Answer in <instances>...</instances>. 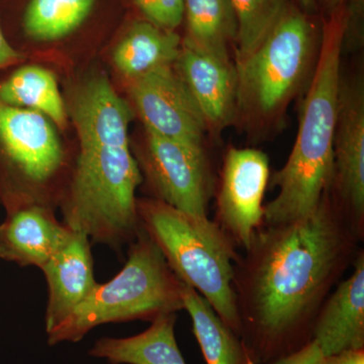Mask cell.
Wrapping results in <instances>:
<instances>
[{"label": "cell", "mask_w": 364, "mask_h": 364, "mask_svg": "<svg viewBox=\"0 0 364 364\" xmlns=\"http://www.w3.org/2000/svg\"><path fill=\"white\" fill-rule=\"evenodd\" d=\"M141 229L161 251L182 282L196 289L223 322L241 335L233 289L237 246L208 218L195 217L154 198H136Z\"/></svg>", "instance_id": "obj_3"}, {"label": "cell", "mask_w": 364, "mask_h": 364, "mask_svg": "<svg viewBox=\"0 0 364 364\" xmlns=\"http://www.w3.org/2000/svg\"><path fill=\"white\" fill-rule=\"evenodd\" d=\"M298 2L306 11H311L315 9L316 0H298Z\"/></svg>", "instance_id": "obj_30"}, {"label": "cell", "mask_w": 364, "mask_h": 364, "mask_svg": "<svg viewBox=\"0 0 364 364\" xmlns=\"http://www.w3.org/2000/svg\"><path fill=\"white\" fill-rule=\"evenodd\" d=\"M72 233L73 230L59 222L51 208L30 205L18 208L0 224V259L41 270Z\"/></svg>", "instance_id": "obj_14"}, {"label": "cell", "mask_w": 364, "mask_h": 364, "mask_svg": "<svg viewBox=\"0 0 364 364\" xmlns=\"http://www.w3.org/2000/svg\"><path fill=\"white\" fill-rule=\"evenodd\" d=\"M237 21L235 66L240 65L277 25L289 6L287 0H231Z\"/></svg>", "instance_id": "obj_23"}, {"label": "cell", "mask_w": 364, "mask_h": 364, "mask_svg": "<svg viewBox=\"0 0 364 364\" xmlns=\"http://www.w3.org/2000/svg\"><path fill=\"white\" fill-rule=\"evenodd\" d=\"M188 36L184 44L205 54L230 59L237 21L231 0H184Z\"/></svg>", "instance_id": "obj_20"}, {"label": "cell", "mask_w": 364, "mask_h": 364, "mask_svg": "<svg viewBox=\"0 0 364 364\" xmlns=\"http://www.w3.org/2000/svg\"><path fill=\"white\" fill-rule=\"evenodd\" d=\"M270 179L269 159L254 148H230L215 193V219L237 247H249L264 224V200Z\"/></svg>", "instance_id": "obj_9"}, {"label": "cell", "mask_w": 364, "mask_h": 364, "mask_svg": "<svg viewBox=\"0 0 364 364\" xmlns=\"http://www.w3.org/2000/svg\"><path fill=\"white\" fill-rule=\"evenodd\" d=\"M129 92L146 132L203 148L207 127L174 65L132 79Z\"/></svg>", "instance_id": "obj_10"}, {"label": "cell", "mask_w": 364, "mask_h": 364, "mask_svg": "<svg viewBox=\"0 0 364 364\" xmlns=\"http://www.w3.org/2000/svg\"><path fill=\"white\" fill-rule=\"evenodd\" d=\"M318 56L315 28L287 6L259 47L236 66L237 121L255 136L279 128L287 107L311 76Z\"/></svg>", "instance_id": "obj_4"}, {"label": "cell", "mask_w": 364, "mask_h": 364, "mask_svg": "<svg viewBox=\"0 0 364 364\" xmlns=\"http://www.w3.org/2000/svg\"><path fill=\"white\" fill-rule=\"evenodd\" d=\"M160 26L173 31L181 25L184 14V0H159Z\"/></svg>", "instance_id": "obj_24"}, {"label": "cell", "mask_w": 364, "mask_h": 364, "mask_svg": "<svg viewBox=\"0 0 364 364\" xmlns=\"http://www.w3.org/2000/svg\"><path fill=\"white\" fill-rule=\"evenodd\" d=\"M184 310L207 364H253L241 337L228 327L210 304L193 287H182Z\"/></svg>", "instance_id": "obj_19"}, {"label": "cell", "mask_w": 364, "mask_h": 364, "mask_svg": "<svg viewBox=\"0 0 364 364\" xmlns=\"http://www.w3.org/2000/svg\"><path fill=\"white\" fill-rule=\"evenodd\" d=\"M176 314L153 320L145 331L130 337H102L88 355L109 364H186L176 337Z\"/></svg>", "instance_id": "obj_17"}, {"label": "cell", "mask_w": 364, "mask_h": 364, "mask_svg": "<svg viewBox=\"0 0 364 364\" xmlns=\"http://www.w3.org/2000/svg\"><path fill=\"white\" fill-rule=\"evenodd\" d=\"M344 7L325 25L301 109L293 150L269 179L277 196L264 205V224L301 219L313 212L332 186L335 129L343 53Z\"/></svg>", "instance_id": "obj_2"}, {"label": "cell", "mask_w": 364, "mask_h": 364, "mask_svg": "<svg viewBox=\"0 0 364 364\" xmlns=\"http://www.w3.org/2000/svg\"><path fill=\"white\" fill-rule=\"evenodd\" d=\"M321 364H364V349L342 351L324 356Z\"/></svg>", "instance_id": "obj_26"}, {"label": "cell", "mask_w": 364, "mask_h": 364, "mask_svg": "<svg viewBox=\"0 0 364 364\" xmlns=\"http://www.w3.org/2000/svg\"><path fill=\"white\" fill-rule=\"evenodd\" d=\"M72 117L80 148L129 147L132 109L107 77L98 76L83 86L74 100Z\"/></svg>", "instance_id": "obj_16"}, {"label": "cell", "mask_w": 364, "mask_h": 364, "mask_svg": "<svg viewBox=\"0 0 364 364\" xmlns=\"http://www.w3.org/2000/svg\"><path fill=\"white\" fill-rule=\"evenodd\" d=\"M345 1L346 0H322L323 6L330 14H335L340 9H342Z\"/></svg>", "instance_id": "obj_29"}, {"label": "cell", "mask_w": 364, "mask_h": 364, "mask_svg": "<svg viewBox=\"0 0 364 364\" xmlns=\"http://www.w3.org/2000/svg\"><path fill=\"white\" fill-rule=\"evenodd\" d=\"M174 67L195 100L208 133L215 135L236 124L238 79L231 58L205 54L182 42Z\"/></svg>", "instance_id": "obj_12"}, {"label": "cell", "mask_w": 364, "mask_h": 364, "mask_svg": "<svg viewBox=\"0 0 364 364\" xmlns=\"http://www.w3.org/2000/svg\"><path fill=\"white\" fill-rule=\"evenodd\" d=\"M181 37L150 23H136L114 49V65L132 80L158 67L174 65L181 53Z\"/></svg>", "instance_id": "obj_18"}, {"label": "cell", "mask_w": 364, "mask_h": 364, "mask_svg": "<svg viewBox=\"0 0 364 364\" xmlns=\"http://www.w3.org/2000/svg\"><path fill=\"white\" fill-rule=\"evenodd\" d=\"M324 356L318 345L311 341L299 350L277 359L272 364H321Z\"/></svg>", "instance_id": "obj_25"}, {"label": "cell", "mask_w": 364, "mask_h": 364, "mask_svg": "<svg viewBox=\"0 0 364 364\" xmlns=\"http://www.w3.org/2000/svg\"><path fill=\"white\" fill-rule=\"evenodd\" d=\"M0 144L7 166L20 182L23 208L41 205L54 210L48 191L65 170L66 158L45 114L0 102Z\"/></svg>", "instance_id": "obj_7"}, {"label": "cell", "mask_w": 364, "mask_h": 364, "mask_svg": "<svg viewBox=\"0 0 364 364\" xmlns=\"http://www.w3.org/2000/svg\"><path fill=\"white\" fill-rule=\"evenodd\" d=\"M363 238L332 186L310 214L255 232L233 277L240 337L253 364H272L313 341L318 311L353 267Z\"/></svg>", "instance_id": "obj_1"}, {"label": "cell", "mask_w": 364, "mask_h": 364, "mask_svg": "<svg viewBox=\"0 0 364 364\" xmlns=\"http://www.w3.org/2000/svg\"><path fill=\"white\" fill-rule=\"evenodd\" d=\"M332 191L364 236V85L360 75L341 74L335 129Z\"/></svg>", "instance_id": "obj_11"}, {"label": "cell", "mask_w": 364, "mask_h": 364, "mask_svg": "<svg viewBox=\"0 0 364 364\" xmlns=\"http://www.w3.org/2000/svg\"><path fill=\"white\" fill-rule=\"evenodd\" d=\"M313 341L325 356L364 349L363 249L354 261L353 272L337 284L321 306Z\"/></svg>", "instance_id": "obj_15"}, {"label": "cell", "mask_w": 364, "mask_h": 364, "mask_svg": "<svg viewBox=\"0 0 364 364\" xmlns=\"http://www.w3.org/2000/svg\"><path fill=\"white\" fill-rule=\"evenodd\" d=\"M150 23L160 26L159 0H135Z\"/></svg>", "instance_id": "obj_28"}, {"label": "cell", "mask_w": 364, "mask_h": 364, "mask_svg": "<svg viewBox=\"0 0 364 364\" xmlns=\"http://www.w3.org/2000/svg\"><path fill=\"white\" fill-rule=\"evenodd\" d=\"M0 102L35 109L61 128L66 127V109L56 78L52 72L41 67L26 66L14 72L0 85Z\"/></svg>", "instance_id": "obj_21"}, {"label": "cell", "mask_w": 364, "mask_h": 364, "mask_svg": "<svg viewBox=\"0 0 364 364\" xmlns=\"http://www.w3.org/2000/svg\"><path fill=\"white\" fill-rule=\"evenodd\" d=\"M128 247V258L119 272L97 284L61 324L46 333L49 346L78 343L100 326L152 322L159 316L184 310L183 282L152 239L140 229Z\"/></svg>", "instance_id": "obj_5"}, {"label": "cell", "mask_w": 364, "mask_h": 364, "mask_svg": "<svg viewBox=\"0 0 364 364\" xmlns=\"http://www.w3.org/2000/svg\"><path fill=\"white\" fill-rule=\"evenodd\" d=\"M95 0H31L23 18L26 35L38 41L65 37L87 18Z\"/></svg>", "instance_id": "obj_22"}, {"label": "cell", "mask_w": 364, "mask_h": 364, "mask_svg": "<svg viewBox=\"0 0 364 364\" xmlns=\"http://www.w3.org/2000/svg\"><path fill=\"white\" fill-rule=\"evenodd\" d=\"M146 133L136 161L153 198L186 214L208 218L215 183L205 148Z\"/></svg>", "instance_id": "obj_8"}, {"label": "cell", "mask_w": 364, "mask_h": 364, "mask_svg": "<svg viewBox=\"0 0 364 364\" xmlns=\"http://www.w3.org/2000/svg\"><path fill=\"white\" fill-rule=\"evenodd\" d=\"M23 59V55L16 51L7 42L0 26V69L14 65Z\"/></svg>", "instance_id": "obj_27"}, {"label": "cell", "mask_w": 364, "mask_h": 364, "mask_svg": "<svg viewBox=\"0 0 364 364\" xmlns=\"http://www.w3.org/2000/svg\"><path fill=\"white\" fill-rule=\"evenodd\" d=\"M91 247L85 234L73 231L65 245L41 269L48 287L46 333L61 324L97 286Z\"/></svg>", "instance_id": "obj_13"}, {"label": "cell", "mask_w": 364, "mask_h": 364, "mask_svg": "<svg viewBox=\"0 0 364 364\" xmlns=\"http://www.w3.org/2000/svg\"><path fill=\"white\" fill-rule=\"evenodd\" d=\"M142 181L130 147L80 148L60 203L62 222L92 245L119 252L140 232L136 191Z\"/></svg>", "instance_id": "obj_6"}]
</instances>
